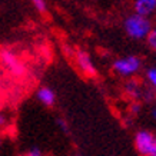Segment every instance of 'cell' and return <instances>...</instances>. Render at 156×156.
Instances as JSON below:
<instances>
[{
    "instance_id": "cell-2",
    "label": "cell",
    "mask_w": 156,
    "mask_h": 156,
    "mask_svg": "<svg viewBox=\"0 0 156 156\" xmlns=\"http://www.w3.org/2000/svg\"><path fill=\"white\" fill-rule=\"evenodd\" d=\"M113 70L119 76L123 77H132L142 69V60L137 56H125L119 57L113 62Z\"/></svg>"
},
{
    "instance_id": "cell-12",
    "label": "cell",
    "mask_w": 156,
    "mask_h": 156,
    "mask_svg": "<svg viewBox=\"0 0 156 156\" xmlns=\"http://www.w3.org/2000/svg\"><path fill=\"white\" fill-rule=\"evenodd\" d=\"M27 155L29 156H40L42 155V151H40L39 147H32V149L27 152Z\"/></svg>"
},
{
    "instance_id": "cell-7",
    "label": "cell",
    "mask_w": 156,
    "mask_h": 156,
    "mask_svg": "<svg viewBox=\"0 0 156 156\" xmlns=\"http://www.w3.org/2000/svg\"><path fill=\"white\" fill-rule=\"evenodd\" d=\"M125 90H126L132 98H139V95H140L139 86H137V83H135V82H128V85L125 86Z\"/></svg>"
},
{
    "instance_id": "cell-13",
    "label": "cell",
    "mask_w": 156,
    "mask_h": 156,
    "mask_svg": "<svg viewBox=\"0 0 156 156\" xmlns=\"http://www.w3.org/2000/svg\"><path fill=\"white\" fill-rule=\"evenodd\" d=\"M152 118L156 120V108H153V110H152Z\"/></svg>"
},
{
    "instance_id": "cell-8",
    "label": "cell",
    "mask_w": 156,
    "mask_h": 156,
    "mask_svg": "<svg viewBox=\"0 0 156 156\" xmlns=\"http://www.w3.org/2000/svg\"><path fill=\"white\" fill-rule=\"evenodd\" d=\"M146 80L152 89L156 90V67H149L146 70Z\"/></svg>"
},
{
    "instance_id": "cell-5",
    "label": "cell",
    "mask_w": 156,
    "mask_h": 156,
    "mask_svg": "<svg viewBox=\"0 0 156 156\" xmlns=\"http://www.w3.org/2000/svg\"><path fill=\"white\" fill-rule=\"evenodd\" d=\"M133 12L151 17L153 13H156V0H135Z\"/></svg>"
},
{
    "instance_id": "cell-4",
    "label": "cell",
    "mask_w": 156,
    "mask_h": 156,
    "mask_svg": "<svg viewBox=\"0 0 156 156\" xmlns=\"http://www.w3.org/2000/svg\"><path fill=\"white\" fill-rule=\"evenodd\" d=\"M76 63H77L79 69H80L86 76H95L96 75L95 65H93L92 57H90L89 53L83 52V50L77 52V55H76Z\"/></svg>"
},
{
    "instance_id": "cell-3",
    "label": "cell",
    "mask_w": 156,
    "mask_h": 156,
    "mask_svg": "<svg viewBox=\"0 0 156 156\" xmlns=\"http://www.w3.org/2000/svg\"><path fill=\"white\" fill-rule=\"evenodd\" d=\"M135 147L143 156H156V135H153L149 130L136 132Z\"/></svg>"
},
{
    "instance_id": "cell-11",
    "label": "cell",
    "mask_w": 156,
    "mask_h": 156,
    "mask_svg": "<svg viewBox=\"0 0 156 156\" xmlns=\"http://www.w3.org/2000/svg\"><path fill=\"white\" fill-rule=\"evenodd\" d=\"M32 3H33V6L36 7V10H37V12H40V13H44V12H46V9H48L46 0H32Z\"/></svg>"
},
{
    "instance_id": "cell-10",
    "label": "cell",
    "mask_w": 156,
    "mask_h": 156,
    "mask_svg": "<svg viewBox=\"0 0 156 156\" xmlns=\"http://www.w3.org/2000/svg\"><path fill=\"white\" fill-rule=\"evenodd\" d=\"M146 42L151 46L152 50L156 52V27H152V30L149 32V34H147V37H146Z\"/></svg>"
},
{
    "instance_id": "cell-9",
    "label": "cell",
    "mask_w": 156,
    "mask_h": 156,
    "mask_svg": "<svg viewBox=\"0 0 156 156\" xmlns=\"http://www.w3.org/2000/svg\"><path fill=\"white\" fill-rule=\"evenodd\" d=\"M3 62H5V65H7L9 67L14 69V67H17V60H16V57L9 52H5L3 53Z\"/></svg>"
},
{
    "instance_id": "cell-14",
    "label": "cell",
    "mask_w": 156,
    "mask_h": 156,
    "mask_svg": "<svg viewBox=\"0 0 156 156\" xmlns=\"http://www.w3.org/2000/svg\"><path fill=\"white\" fill-rule=\"evenodd\" d=\"M3 122H5V118H3V116H0V125H2Z\"/></svg>"
},
{
    "instance_id": "cell-1",
    "label": "cell",
    "mask_w": 156,
    "mask_h": 156,
    "mask_svg": "<svg viewBox=\"0 0 156 156\" xmlns=\"http://www.w3.org/2000/svg\"><path fill=\"white\" fill-rule=\"evenodd\" d=\"M123 27L129 37L135 39V40H146L153 24H152L151 17L133 12L123 20Z\"/></svg>"
},
{
    "instance_id": "cell-6",
    "label": "cell",
    "mask_w": 156,
    "mask_h": 156,
    "mask_svg": "<svg viewBox=\"0 0 156 156\" xmlns=\"http://www.w3.org/2000/svg\"><path fill=\"white\" fill-rule=\"evenodd\" d=\"M36 98H37L39 102L43 103L44 106H53L55 102H56V93H55L50 87H48V86L39 87L37 92H36Z\"/></svg>"
}]
</instances>
